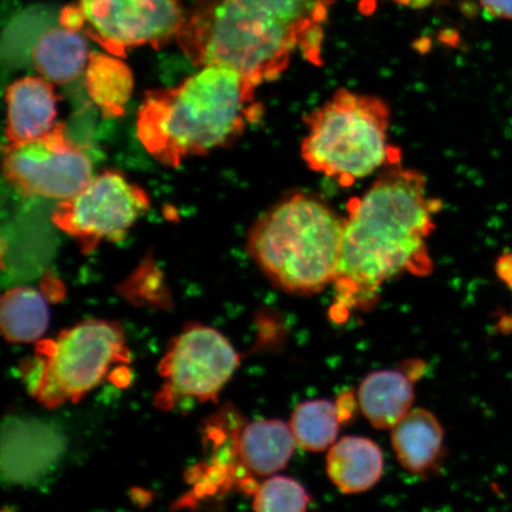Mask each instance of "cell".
<instances>
[{"mask_svg": "<svg viewBox=\"0 0 512 512\" xmlns=\"http://www.w3.org/2000/svg\"><path fill=\"white\" fill-rule=\"evenodd\" d=\"M3 512H11V511H6V510H5V511H3Z\"/></svg>", "mask_w": 512, "mask_h": 512, "instance_id": "d4e9b609", "label": "cell"}, {"mask_svg": "<svg viewBox=\"0 0 512 512\" xmlns=\"http://www.w3.org/2000/svg\"><path fill=\"white\" fill-rule=\"evenodd\" d=\"M9 143L29 142L46 136L56 126L57 96L53 83L28 76L12 83L6 91Z\"/></svg>", "mask_w": 512, "mask_h": 512, "instance_id": "7c38bea8", "label": "cell"}, {"mask_svg": "<svg viewBox=\"0 0 512 512\" xmlns=\"http://www.w3.org/2000/svg\"><path fill=\"white\" fill-rule=\"evenodd\" d=\"M310 497L304 486L290 477L273 476L256 488L254 512H306Z\"/></svg>", "mask_w": 512, "mask_h": 512, "instance_id": "44dd1931", "label": "cell"}, {"mask_svg": "<svg viewBox=\"0 0 512 512\" xmlns=\"http://www.w3.org/2000/svg\"><path fill=\"white\" fill-rule=\"evenodd\" d=\"M341 416L338 406L329 400L300 403L290 422L297 445L310 452L330 450L338 437Z\"/></svg>", "mask_w": 512, "mask_h": 512, "instance_id": "ffe728a7", "label": "cell"}, {"mask_svg": "<svg viewBox=\"0 0 512 512\" xmlns=\"http://www.w3.org/2000/svg\"><path fill=\"white\" fill-rule=\"evenodd\" d=\"M497 272L499 278L512 288V254L504 255L503 258L499 259Z\"/></svg>", "mask_w": 512, "mask_h": 512, "instance_id": "603a6c76", "label": "cell"}, {"mask_svg": "<svg viewBox=\"0 0 512 512\" xmlns=\"http://www.w3.org/2000/svg\"><path fill=\"white\" fill-rule=\"evenodd\" d=\"M326 471L344 494H361L381 479L383 453L373 440L345 437L330 447Z\"/></svg>", "mask_w": 512, "mask_h": 512, "instance_id": "4fadbf2b", "label": "cell"}, {"mask_svg": "<svg viewBox=\"0 0 512 512\" xmlns=\"http://www.w3.org/2000/svg\"><path fill=\"white\" fill-rule=\"evenodd\" d=\"M255 89L233 70L204 67L174 88L146 94L137 136L158 162L176 168L238 140L261 117Z\"/></svg>", "mask_w": 512, "mask_h": 512, "instance_id": "3957f363", "label": "cell"}, {"mask_svg": "<svg viewBox=\"0 0 512 512\" xmlns=\"http://www.w3.org/2000/svg\"><path fill=\"white\" fill-rule=\"evenodd\" d=\"M305 123L300 153L318 174L352 184L390 162V112L377 96L339 89Z\"/></svg>", "mask_w": 512, "mask_h": 512, "instance_id": "5b68a950", "label": "cell"}, {"mask_svg": "<svg viewBox=\"0 0 512 512\" xmlns=\"http://www.w3.org/2000/svg\"><path fill=\"white\" fill-rule=\"evenodd\" d=\"M62 448V435L55 428L35 420L9 421L3 431V475L11 482L35 478L55 462Z\"/></svg>", "mask_w": 512, "mask_h": 512, "instance_id": "8fae6325", "label": "cell"}, {"mask_svg": "<svg viewBox=\"0 0 512 512\" xmlns=\"http://www.w3.org/2000/svg\"><path fill=\"white\" fill-rule=\"evenodd\" d=\"M479 3L490 16L512 21V0H479Z\"/></svg>", "mask_w": 512, "mask_h": 512, "instance_id": "7402d4cb", "label": "cell"}, {"mask_svg": "<svg viewBox=\"0 0 512 512\" xmlns=\"http://www.w3.org/2000/svg\"><path fill=\"white\" fill-rule=\"evenodd\" d=\"M4 175L25 195L66 201L92 181V163L56 124L46 136L9 143L4 150Z\"/></svg>", "mask_w": 512, "mask_h": 512, "instance_id": "ba28073f", "label": "cell"}, {"mask_svg": "<svg viewBox=\"0 0 512 512\" xmlns=\"http://www.w3.org/2000/svg\"><path fill=\"white\" fill-rule=\"evenodd\" d=\"M296 445L290 425L281 420H259L242 431L238 453L249 473L271 476L285 469Z\"/></svg>", "mask_w": 512, "mask_h": 512, "instance_id": "9a60e30c", "label": "cell"}, {"mask_svg": "<svg viewBox=\"0 0 512 512\" xmlns=\"http://www.w3.org/2000/svg\"><path fill=\"white\" fill-rule=\"evenodd\" d=\"M149 208L145 190L119 172L106 171L78 195L60 202L53 222L89 253L101 241L123 239Z\"/></svg>", "mask_w": 512, "mask_h": 512, "instance_id": "52a82bcc", "label": "cell"}, {"mask_svg": "<svg viewBox=\"0 0 512 512\" xmlns=\"http://www.w3.org/2000/svg\"><path fill=\"white\" fill-rule=\"evenodd\" d=\"M439 209L420 172L387 165L345 219L334 283L339 304L369 305L396 275L430 273L427 240Z\"/></svg>", "mask_w": 512, "mask_h": 512, "instance_id": "6da1fadb", "label": "cell"}, {"mask_svg": "<svg viewBox=\"0 0 512 512\" xmlns=\"http://www.w3.org/2000/svg\"><path fill=\"white\" fill-rule=\"evenodd\" d=\"M239 363L238 352L221 332L203 325L189 326L172 341L160 362L165 384L157 400L162 407H170L178 396L215 400Z\"/></svg>", "mask_w": 512, "mask_h": 512, "instance_id": "9c48e42d", "label": "cell"}, {"mask_svg": "<svg viewBox=\"0 0 512 512\" xmlns=\"http://www.w3.org/2000/svg\"><path fill=\"white\" fill-rule=\"evenodd\" d=\"M86 87L94 104L106 117H119L133 93V74L114 55L91 54L86 68Z\"/></svg>", "mask_w": 512, "mask_h": 512, "instance_id": "d6986e66", "label": "cell"}, {"mask_svg": "<svg viewBox=\"0 0 512 512\" xmlns=\"http://www.w3.org/2000/svg\"><path fill=\"white\" fill-rule=\"evenodd\" d=\"M344 224L328 203L298 192L260 217L249 233L248 252L280 290L316 294L335 283Z\"/></svg>", "mask_w": 512, "mask_h": 512, "instance_id": "277c9868", "label": "cell"}, {"mask_svg": "<svg viewBox=\"0 0 512 512\" xmlns=\"http://www.w3.org/2000/svg\"><path fill=\"white\" fill-rule=\"evenodd\" d=\"M0 325L6 341L30 343L48 329L49 307L35 288L19 286L5 292L0 303Z\"/></svg>", "mask_w": 512, "mask_h": 512, "instance_id": "ac0fdd59", "label": "cell"}, {"mask_svg": "<svg viewBox=\"0 0 512 512\" xmlns=\"http://www.w3.org/2000/svg\"><path fill=\"white\" fill-rule=\"evenodd\" d=\"M87 42L80 31L59 27L38 38L32 61L41 78L53 85H66L86 72L89 61Z\"/></svg>", "mask_w": 512, "mask_h": 512, "instance_id": "2e32d148", "label": "cell"}, {"mask_svg": "<svg viewBox=\"0 0 512 512\" xmlns=\"http://www.w3.org/2000/svg\"><path fill=\"white\" fill-rule=\"evenodd\" d=\"M334 0H200L185 14L179 46L195 66L233 70L254 88L285 72L307 31Z\"/></svg>", "mask_w": 512, "mask_h": 512, "instance_id": "7a4b0ae2", "label": "cell"}, {"mask_svg": "<svg viewBox=\"0 0 512 512\" xmlns=\"http://www.w3.org/2000/svg\"><path fill=\"white\" fill-rule=\"evenodd\" d=\"M127 360L124 331L118 323L86 320L37 345L25 381L38 402L55 408L78 402L104 381L114 363Z\"/></svg>", "mask_w": 512, "mask_h": 512, "instance_id": "8992f818", "label": "cell"}, {"mask_svg": "<svg viewBox=\"0 0 512 512\" xmlns=\"http://www.w3.org/2000/svg\"><path fill=\"white\" fill-rule=\"evenodd\" d=\"M444 430L426 409H412L392 428L393 450L409 472L424 473L437 463L443 450Z\"/></svg>", "mask_w": 512, "mask_h": 512, "instance_id": "e0dca14e", "label": "cell"}, {"mask_svg": "<svg viewBox=\"0 0 512 512\" xmlns=\"http://www.w3.org/2000/svg\"><path fill=\"white\" fill-rule=\"evenodd\" d=\"M357 399L371 425L377 430H392L412 411L414 388L400 371H374L362 381Z\"/></svg>", "mask_w": 512, "mask_h": 512, "instance_id": "5bb4252c", "label": "cell"}, {"mask_svg": "<svg viewBox=\"0 0 512 512\" xmlns=\"http://www.w3.org/2000/svg\"><path fill=\"white\" fill-rule=\"evenodd\" d=\"M82 31L108 53L124 56L131 48H160L177 37L185 14L182 0H79Z\"/></svg>", "mask_w": 512, "mask_h": 512, "instance_id": "30bf717a", "label": "cell"}, {"mask_svg": "<svg viewBox=\"0 0 512 512\" xmlns=\"http://www.w3.org/2000/svg\"><path fill=\"white\" fill-rule=\"evenodd\" d=\"M394 2L399 3L400 5L403 6H407V8L420 10L432 5L435 2V0H394Z\"/></svg>", "mask_w": 512, "mask_h": 512, "instance_id": "cb8c5ba5", "label": "cell"}]
</instances>
